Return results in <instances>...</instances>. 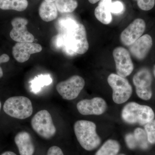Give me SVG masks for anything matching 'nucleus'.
Wrapping results in <instances>:
<instances>
[{"label": "nucleus", "mask_w": 155, "mask_h": 155, "mask_svg": "<svg viewBox=\"0 0 155 155\" xmlns=\"http://www.w3.org/2000/svg\"><path fill=\"white\" fill-rule=\"evenodd\" d=\"M96 127L94 123L87 120H78L74 124V132L78 141L86 150H93L101 144Z\"/></svg>", "instance_id": "f257e3e1"}, {"label": "nucleus", "mask_w": 155, "mask_h": 155, "mask_svg": "<svg viewBox=\"0 0 155 155\" xmlns=\"http://www.w3.org/2000/svg\"><path fill=\"white\" fill-rule=\"evenodd\" d=\"M121 116L128 124L145 125L154 119L155 114L149 106L139 104L134 102L128 103L122 109Z\"/></svg>", "instance_id": "f03ea898"}, {"label": "nucleus", "mask_w": 155, "mask_h": 155, "mask_svg": "<svg viewBox=\"0 0 155 155\" xmlns=\"http://www.w3.org/2000/svg\"><path fill=\"white\" fill-rule=\"evenodd\" d=\"M66 42L71 51L79 54H83L88 51L89 43L86 30L83 24L73 22L67 28Z\"/></svg>", "instance_id": "7ed1b4c3"}, {"label": "nucleus", "mask_w": 155, "mask_h": 155, "mask_svg": "<svg viewBox=\"0 0 155 155\" xmlns=\"http://www.w3.org/2000/svg\"><path fill=\"white\" fill-rule=\"evenodd\" d=\"M4 112L13 118L24 119L33 113V106L31 100L24 96L12 97L7 99L3 106Z\"/></svg>", "instance_id": "20e7f679"}, {"label": "nucleus", "mask_w": 155, "mask_h": 155, "mask_svg": "<svg viewBox=\"0 0 155 155\" xmlns=\"http://www.w3.org/2000/svg\"><path fill=\"white\" fill-rule=\"evenodd\" d=\"M31 125L38 134L45 139L51 138L57 131L51 116L47 110L36 113L31 119Z\"/></svg>", "instance_id": "39448f33"}, {"label": "nucleus", "mask_w": 155, "mask_h": 155, "mask_svg": "<svg viewBox=\"0 0 155 155\" xmlns=\"http://www.w3.org/2000/svg\"><path fill=\"white\" fill-rule=\"evenodd\" d=\"M108 83L113 90V99L116 104H122L130 98L132 88L125 78L112 73L107 78Z\"/></svg>", "instance_id": "423d86ee"}, {"label": "nucleus", "mask_w": 155, "mask_h": 155, "mask_svg": "<svg viewBox=\"0 0 155 155\" xmlns=\"http://www.w3.org/2000/svg\"><path fill=\"white\" fill-rule=\"evenodd\" d=\"M85 84V81L83 78L74 75L67 80L58 83L56 86V90L64 99L71 101L78 97Z\"/></svg>", "instance_id": "0eeeda50"}, {"label": "nucleus", "mask_w": 155, "mask_h": 155, "mask_svg": "<svg viewBox=\"0 0 155 155\" xmlns=\"http://www.w3.org/2000/svg\"><path fill=\"white\" fill-rule=\"evenodd\" d=\"M152 81V75L147 68H142L134 75L133 82L139 97L145 101L151 98Z\"/></svg>", "instance_id": "6e6552de"}, {"label": "nucleus", "mask_w": 155, "mask_h": 155, "mask_svg": "<svg viewBox=\"0 0 155 155\" xmlns=\"http://www.w3.org/2000/svg\"><path fill=\"white\" fill-rule=\"evenodd\" d=\"M113 55L117 75L125 78L131 74L134 67L129 52L125 48L118 47L114 49Z\"/></svg>", "instance_id": "1a4fd4ad"}, {"label": "nucleus", "mask_w": 155, "mask_h": 155, "mask_svg": "<svg viewBox=\"0 0 155 155\" xmlns=\"http://www.w3.org/2000/svg\"><path fill=\"white\" fill-rule=\"evenodd\" d=\"M146 27V25L143 19L140 18L135 19L121 33V43L125 46H130L142 36Z\"/></svg>", "instance_id": "9d476101"}, {"label": "nucleus", "mask_w": 155, "mask_h": 155, "mask_svg": "<svg viewBox=\"0 0 155 155\" xmlns=\"http://www.w3.org/2000/svg\"><path fill=\"white\" fill-rule=\"evenodd\" d=\"M13 28L10 31L11 38L17 42H33L35 37L28 31L26 25L28 20L22 17H16L11 20Z\"/></svg>", "instance_id": "9b49d317"}, {"label": "nucleus", "mask_w": 155, "mask_h": 155, "mask_svg": "<svg viewBox=\"0 0 155 155\" xmlns=\"http://www.w3.org/2000/svg\"><path fill=\"white\" fill-rule=\"evenodd\" d=\"M76 107L79 113L84 116L102 115L107 107L105 101L99 97L81 100Z\"/></svg>", "instance_id": "f8f14e48"}, {"label": "nucleus", "mask_w": 155, "mask_h": 155, "mask_svg": "<svg viewBox=\"0 0 155 155\" xmlns=\"http://www.w3.org/2000/svg\"><path fill=\"white\" fill-rule=\"evenodd\" d=\"M42 47L39 44L33 42H17L12 48V54L14 59L20 63L29 60L31 55L41 52Z\"/></svg>", "instance_id": "ddd939ff"}, {"label": "nucleus", "mask_w": 155, "mask_h": 155, "mask_svg": "<svg viewBox=\"0 0 155 155\" xmlns=\"http://www.w3.org/2000/svg\"><path fill=\"white\" fill-rule=\"evenodd\" d=\"M153 46V39L150 35L145 34L140 37L130 45L129 51L133 57L139 61L145 58Z\"/></svg>", "instance_id": "4468645a"}, {"label": "nucleus", "mask_w": 155, "mask_h": 155, "mask_svg": "<svg viewBox=\"0 0 155 155\" xmlns=\"http://www.w3.org/2000/svg\"><path fill=\"white\" fill-rule=\"evenodd\" d=\"M14 141L19 150L20 155H33L35 146L30 134L22 131L16 134Z\"/></svg>", "instance_id": "2eb2a0df"}, {"label": "nucleus", "mask_w": 155, "mask_h": 155, "mask_svg": "<svg viewBox=\"0 0 155 155\" xmlns=\"http://www.w3.org/2000/svg\"><path fill=\"white\" fill-rule=\"evenodd\" d=\"M112 0H101L98 5L94 10L96 19L105 25H108L112 21L110 8Z\"/></svg>", "instance_id": "dca6fc26"}, {"label": "nucleus", "mask_w": 155, "mask_h": 155, "mask_svg": "<svg viewBox=\"0 0 155 155\" xmlns=\"http://www.w3.org/2000/svg\"><path fill=\"white\" fill-rule=\"evenodd\" d=\"M38 12L41 18L45 22L53 21L58 16V11L54 2L44 1L40 6Z\"/></svg>", "instance_id": "f3484780"}, {"label": "nucleus", "mask_w": 155, "mask_h": 155, "mask_svg": "<svg viewBox=\"0 0 155 155\" xmlns=\"http://www.w3.org/2000/svg\"><path fill=\"white\" fill-rule=\"evenodd\" d=\"M28 6L27 0H0V9L3 10L21 12L25 11Z\"/></svg>", "instance_id": "a211bd4d"}, {"label": "nucleus", "mask_w": 155, "mask_h": 155, "mask_svg": "<svg viewBox=\"0 0 155 155\" xmlns=\"http://www.w3.org/2000/svg\"><path fill=\"white\" fill-rule=\"evenodd\" d=\"M120 149V144L118 141L114 140H108L98 150L95 155H117Z\"/></svg>", "instance_id": "6ab92c4d"}, {"label": "nucleus", "mask_w": 155, "mask_h": 155, "mask_svg": "<svg viewBox=\"0 0 155 155\" xmlns=\"http://www.w3.org/2000/svg\"><path fill=\"white\" fill-rule=\"evenodd\" d=\"M55 4L58 11L62 14L72 13L78 6L76 0H56Z\"/></svg>", "instance_id": "aec40b11"}, {"label": "nucleus", "mask_w": 155, "mask_h": 155, "mask_svg": "<svg viewBox=\"0 0 155 155\" xmlns=\"http://www.w3.org/2000/svg\"><path fill=\"white\" fill-rule=\"evenodd\" d=\"M134 135L137 145L143 149H146L148 147V140L147 134L143 129L138 127L136 128L134 133Z\"/></svg>", "instance_id": "412c9836"}, {"label": "nucleus", "mask_w": 155, "mask_h": 155, "mask_svg": "<svg viewBox=\"0 0 155 155\" xmlns=\"http://www.w3.org/2000/svg\"><path fill=\"white\" fill-rule=\"evenodd\" d=\"M145 131L147 134L149 143H155V119L148 122L144 126Z\"/></svg>", "instance_id": "4be33fe9"}, {"label": "nucleus", "mask_w": 155, "mask_h": 155, "mask_svg": "<svg viewBox=\"0 0 155 155\" xmlns=\"http://www.w3.org/2000/svg\"><path fill=\"white\" fill-rule=\"evenodd\" d=\"M155 0H137L138 7L143 11L151 10L155 5Z\"/></svg>", "instance_id": "5701e85b"}, {"label": "nucleus", "mask_w": 155, "mask_h": 155, "mask_svg": "<svg viewBox=\"0 0 155 155\" xmlns=\"http://www.w3.org/2000/svg\"><path fill=\"white\" fill-rule=\"evenodd\" d=\"M125 10L124 4L120 1H116L111 4V13L115 15H119L123 13Z\"/></svg>", "instance_id": "b1692460"}, {"label": "nucleus", "mask_w": 155, "mask_h": 155, "mask_svg": "<svg viewBox=\"0 0 155 155\" xmlns=\"http://www.w3.org/2000/svg\"><path fill=\"white\" fill-rule=\"evenodd\" d=\"M125 139L127 146L130 149H134L137 146V143L134 134H128L125 136Z\"/></svg>", "instance_id": "393cba45"}, {"label": "nucleus", "mask_w": 155, "mask_h": 155, "mask_svg": "<svg viewBox=\"0 0 155 155\" xmlns=\"http://www.w3.org/2000/svg\"><path fill=\"white\" fill-rule=\"evenodd\" d=\"M48 155H64L62 150L59 147L54 146L49 149Z\"/></svg>", "instance_id": "a878e982"}, {"label": "nucleus", "mask_w": 155, "mask_h": 155, "mask_svg": "<svg viewBox=\"0 0 155 155\" xmlns=\"http://www.w3.org/2000/svg\"><path fill=\"white\" fill-rule=\"evenodd\" d=\"M10 60V57L7 54H4L0 56V64L6 63ZM3 71L2 67H0V78L3 77Z\"/></svg>", "instance_id": "bb28decb"}, {"label": "nucleus", "mask_w": 155, "mask_h": 155, "mask_svg": "<svg viewBox=\"0 0 155 155\" xmlns=\"http://www.w3.org/2000/svg\"><path fill=\"white\" fill-rule=\"evenodd\" d=\"M1 155H17L15 153L11 151H7L3 153Z\"/></svg>", "instance_id": "cd10ccee"}, {"label": "nucleus", "mask_w": 155, "mask_h": 155, "mask_svg": "<svg viewBox=\"0 0 155 155\" xmlns=\"http://www.w3.org/2000/svg\"><path fill=\"white\" fill-rule=\"evenodd\" d=\"M88 2L92 4H95L98 2H100L101 0H88Z\"/></svg>", "instance_id": "c85d7f7f"}, {"label": "nucleus", "mask_w": 155, "mask_h": 155, "mask_svg": "<svg viewBox=\"0 0 155 155\" xmlns=\"http://www.w3.org/2000/svg\"><path fill=\"white\" fill-rule=\"evenodd\" d=\"M45 2H55L56 0H44Z\"/></svg>", "instance_id": "c756f323"}, {"label": "nucleus", "mask_w": 155, "mask_h": 155, "mask_svg": "<svg viewBox=\"0 0 155 155\" xmlns=\"http://www.w3.org/2000/svg\"><path fill=\"white\" fill-rule=\"evenodd\" d=\"M153 73L155 77V65H154V66L153 67Z\"/></svg>", "instance_id": "7c9ffc66"}, {"label": "nucleus", "mask_w": 155, "mask_h": 155, "mask_svg": "<svg viewBox=\"0 0 155 155\" xmlns=\"http://www.w3.org/2000/svg\"><path fill=\"white\" fill-rule=\"evenodd\" d=\"M1 107H2V104H1V101H0V110H1Z\"/></svg>", "instance_id": "2f4dec72"}, {"label": "nucleus", "mask_w": 155, "mask_h": 155, "mask_svg": "<svg viewBox=\"0 0 155 155\" xmlns=\"http://www.w3.org/2000/svg\"><path fill=\"white\" fill-rule=\"evenodd\" d=\"M124 155V154H121V155Z\"/></svg>", "instance_id": "473e14b6"}, {"label": "nucleus", "mask_w": 155, "mask_h": 155, "mask_svg": "<svg viewBox=\"0 0 155 155\" xmlns=\"http://www.w3.org/2000/svg\"><path fill=\"white\" fill-rule=\"evenodd\" d=\"M135 1H137V0H135Z\"/></svg>", "instance_id": "72a5a7b5"}]
</instances>
